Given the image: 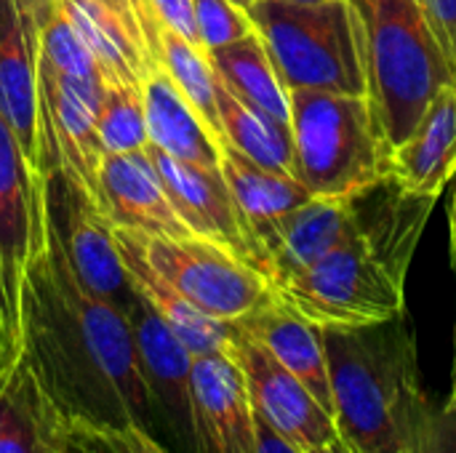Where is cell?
Masks as SVG:
<instances>
[{"label":"cell","mask_w":456,"mask_h":453,"mask_svg":"<svg viewBox=\"0 0 456 453\" xmlns=\"http://www.w3.org/2000/svg\"><path fill=\"white\" fill-rule=\"evenodd\" d=\"M21 358L69 427L158 441L128 318L77 280L51 219L24 278Z\"/></svg>","instance_id":"6da1fadb"},{"label":"cell","mask_w":456,"mask_h":453,"mask_svg":"<svg viewBox=\"0 0 456 453\" xmlns=\"http://www.w3.org/2000/svg\"><path fill=\"white\" fill-rule=\"evenodd\" d=\"M358 200L355 232L331 254L275 286L310 323L371 326L406 312V278L422 240L433 198H417L390 176Z\"/></svg>","instance_id":"7a4b0ae2"},{"label":"cell","mask_w":456,"mask_h":453,"mask_svg":"<svg viewBox=\"0 0 456 453\" xmlns=\"http://www.w3.org/2000/svg\"><path fill=\"white\" fill-rule=\"evenodd\" d=\"M331 414L355 453H411L430 414L419 350L403 315L371 326H326Z\"/></svg>","instance_id":"3957f363"},{"label":"cell","mask_w":456,"mask_h":453,"mask_svg":"<svg viewBox=\"0 0 456 453\" xmlns=\"http://www.w3.org/2000/svg\"><path fill=\"white\" fill-rule=\"evenodd\" d=\"M366 96L387 142L401 144L433 96L456 80L425 0H350Z\"/></svg>","instance_id":"277c9868"},{"label":"cell","mask_w":456,"mask_h":453,"mask_svg":"<svg viewBox=\"0 0 456 453\" xmlns=\"http://www.w3.org/2000/svg\"><path fill=\"white\" fill-rule=\"evenodd\" d=\"M294 176L318 198H353L393 176L387 142L369 96L289 91Z\"/></svg>","instance_id":"5b68a950"},{"label":"cell","mask_w":456,"mask_h":453,"mask_svg":"<svg viewBox=\"0 0 456 453\" xmlns=\"http://www.w3.org/2000/svg\"><path fill=\"white\" fill-rule=\"evenodd\" d=\"M248 16L286 91L366 96V69L350 0H254Z\"/></svg>","instance_id":"8992f818"},{"label":"cell","mask_w":456,"mask_h":453,"mask_svg":"<svg viewBox=\"0 0 456 453\" xmlns=\"http://www.w3.org/2000/svg\"><path fill=\"white\" fill-rule=\"evenodd\" d=\"M142 248L152 270L208 318L235 323L278 296L256 267L208 238L142 235Z\"/></svg>","instance_id":"52a82bcc"},{"label":"cell","mask_w":456,"mask_h":453,"mask_svg":"<svg viewBox=\"0 0 456 453\" xmlns=\"http://www.w3.org/2000/svg\"><path fill=\"white\" fill-rule=\"evenodd\" d=\"M45 179L0 120V331L8 360L21 355V291L32 256L45 243Z\"/></svg>","instance_id":"ba28073f"},{"label":"cell","mask_w":456,"mask_h":453,"mask_svg":"<svg viewBox=\"0 0 456 453\" xmlns=\"http://www.w3.org/2000/svg\"><path fill=\"white\" fill-rule=\"evenodd\" d=\"M104 83L56 72L37 56V128L40 168L59 171L99 203V166L104 158L96 112Z\"/></svg>","instance_id":"9c48e42d"},{"label":"cell","mask_w":456,"mask_h":453,"mask_svg":"<svg viewBox=\"0 0 456 453\" xmlns=\"http://www.w3.org/2000/svg\"><path fill=\"white\" fill-rule=\"evenodd\" d=\"M43 179L48 219L64 246L77 280L94 296L110 302L126 315L139 294L120 262L115 246V224L83 187H77L59 171H48Z\"/></svg>","instance_id":"30bf717a"},{"label":"cell","mask_w":456,"mask_h":453,"mask_svg":"<svg viewBox=\"0 0 456 453\" xmlns=\"http://www.w3.org/2000/svg\"><path fill=\"white\" fill-rule=\"evenodd\" d=\"M142 382L158 419V443L174 453H198L195 398H192V352L139 296L126 312Z\"/></svg>","instance_id":"8fae6325"},{"label":"cell","mask_w":456,"mask_h":453,"mask_svg":"<svg viewBox=\"0 0 456 453\" xmlns=\"http://www.w3.org/2000/svg\"><path fill=\"white\" fill-rule=\"evenodd\" d=\"M227 355L243 374L256 419L297 451H313L339 435L334 417L315 400V395L238 326Z\"/></svg>","instance_id":"7c38bea8"},{"label":"cell","mask_w":456,"mask_h":453,"mask_svg":"<svg viewBox=\"0 0 456 453\" xmlns=\"http://www.w3.org/2000/svg\"><path fill=\"white\" fill-rule=\"evenodd\" d=\"M150 163L155 166L166 195L187 230L192 235L208 238L251 267H256L265 275V259L262 251L248 232L238 203L224 182L222 168H208V166H195V163H182L176 158H168L158 147L147 144L144 147ZM267 278V275H265ZM270 280V278H267Z\"/></svg>","instance_id":"4fadbf2b"},{"label":"cell","mask_w":456,"mask_h":453,"mask_svg":"<svg viewBox=\"0 0 456 453\" xmlns=\"http://www.w3.org/2000/svg\"><path fill=\"white\" fill-rule=\"evenodd\" d=\"M358 227V200L318 198L297 206L259 235L265 256V275L281 286L291 275L307 270L334 248H339Z\"/></svg>","instance_id":"5bb4252c"},{"label":"cell","mask_w":456,"mask_h":453,"mask_svg":"<svg viewBox=\"0 0 456 453\" xmlns=\"http://www.w3.org/2000/svg\"><path fill=\"white\" fill-rule=\"evenodd\" d=\"M192 398L198 453H259L256 414L227 352L192 358Z\"/></svg>","instance_id":"9a60e30c"},{"label":"cell","mask_w":456,"mask_h":453,"mask_svg":"<svg viewBox=\"0 0 456 453\" xmlns=\"http://www.w3.org/2000/svg\"><path fill=\"white\" fill-rule=\"evenodd\" d=\"M99 208L115 227H126L150 238L192 235L171 206L166 187L144 150L102 158Z\"/></svg>","instance_id":"2e32d148"},{"label":"cell","mask_w":456,"mask_h":453,"mask_svg":"<svg viewBox=\"0 0 456 453\" xmlns=\"http://www.w3.org/2000/svg\"><path fill=\"white\" fill-rule=\"evenodd\" d=\"M0 120L21 147L29 168H40L37 128V29L16 0H0Z\"/></svg>","instance_id":"e0dca14e"},{"label":"cell","mask_w":456,"mask_h":453,"mask_svg":"<svg viewBox=\"0 0 456 453\" xmlns=\"http://www.w3.org/2000/svg\"><path fill=\"white\" fill-rule=\"evenodd\" d=\"M456 176V80L444 85L409 136L393 147V179L417 198L444 195Z\"/></svg>","instance_id":"ac0fdd59"},{"label":"cell","mask_w":456,"mask_h":453,"mask_svg":"<svg viewBox=\"0 0 456 453\" xmlns=\"http://www.w3.org/2000/svg\"><path fill=\"white\" fill-rule=\"evenodd\" d=\"M115 246H118L120 262H123L136 294L158 312V318L182 339V344L192 355L230 352V344L235 336V323L208 318L198 307H192L184 296H179L147 262L139 232L115 227Z\"/></svg>","instance_id":"d6986e66"},{"label":"cell","mask_w":456,"mask_h":453,"mask_svg":"<svg viewBox=\"0 0 456 453\" xmlns=\"http://www.w3.org/2000/svg\"><path fill=\"white\" fill-rule=\"evenodd\" d=\"M235 326L251 339H256L331 414V384H329V366H326L321 326L310 323L305 315L289 307L281 296L254 310L251 315L235 320Z\"/></svg>","instance_id":"ffe728a7"},{"label":"cell","mask_w":456,"mask_h":453,"mask_svg":"<svg viewBox=\"0 0 456 453\" xmlns=\"http://www.w3.org/2000/svg\"><path fill=\"white\" fill-rule=\"evenodd\" d=\"M0 453H69V425L21 355L0 368Z\"/></svg>","instance_id":"44dd1931"},{"label":"cell","mask_w":456,"mask_h":453,"mask_svg":"<svg viewBox=\"0 0 456 453\" xmlns=\"http://www.w3.org/2000/svg\"><path fill=\"white\" fill-rule=\"evenodd\" d=\"M144 117L150 144L182 163L219 168L222 144L208 133L198 112L187 104L171 77L158 69L144 80Z\"/></svg>","instance_id":"7402d4cb"},{"label":"cell","mask_w":456,"mask_h":453,"mask_svg":"<svg viewBox=\"0 0 456 453\" xmlns=\"http://www.w3.org/2000/svg\"><path fill=\"white\" fill-rule=\"evenodd\" d=\"M219 168L224 174V182H227V187L238 203V211H240L248 232L254 235L256 246H259V235L273 222H278L281 216H286L289 211H294L297 206H302L313 198L310 190L297 176L270 171V168L248 160L243 152H238L227 142H222Z\"/></svg>","instance_id":"603a6c76"},{"label":"cell","mask_w":456,"mask_h":453,"mask_svg":"<svg viewBox=\"0 0 456 453\" xmlns=\"http://www.w3.org/2000/svg\"><path fill=\"white\" fill-rule=\"evenodd\" d=\"M53 5L72 24V29L80 35V40L96 59L104 83L144 88V80L155 69L112 11H107L96 0H53Z\"/></svg>","instance_id":"cb8c5ba5"},{"label":"cell","mask_w":456,"mask_h":453,"mask_svg":"<svg viewBox=\"0 0 456 453\" xmlns=\"http://www.w3.org/2000/svg\"><path fill=\"white\" fill-rule=\"evenodd\" d=\"M208 61H211L216 77L235 96H240L243 101L267 112L270 117L291 125L289 91L281 83L275 64L267 53V45L256 29L224 48L208 51Z\"/></svg>","instance_id":"d4e9b609"},{"label":"cell","mask_w":456,"mask_h":453,"mask_svg":"<svg viewBox=\"0 0 456 453\" xmlns=\"http://www.w3.org/2000/svg\"><path fill=\"white\" fill-rule=\"evenodd\" d=\"M216 112L222 123V139L227 144H232L248 160L270 171L278 174L294 171V139L289 123H281L267 112L256 109L254 104L243 101L219 77H216Z\"/></svg>","instance_id":"484cf974"},{"label":"cell","mask_w":456,"mask_h":453,"mask_svg":"<svg viewBox=\"0 0 456 453\" xmlns=\"http://www.w3.org/2000/svg\"><path fill=\"white\" fill-rule=\"evenodd\" d=\"M160 69L171 77L187 104L198 112L208 133L222 144V123L216 112V72L203 51L190 45L176 32H160Z\"/></svg>","instance_id":"4316f807"},{"label":"cell","mask_w":456,"mask_h":453,"mask_svg":"<svg viewBox=\"0 0 456 453\" xmlns=\"http://www.w3.org/2000/svg\"><path fill=\"white\" fill-rule=\"evenodd\" d=\"M96 131L104 155H128L144 150L150 144V136L142 88L104 83L96 112Z\"/></svg>","instance_id":"83f0119b"},{"label":"cell","mask_w":456,"mask_h":453,"mask_svg":"<svg viewBox=\"0 0 456 453\" xmlns=\"http://www.w3.org/2000/svg\"><path fill=\"white\" fill-rule=\"evenodd\" d=\"M37 56L61 75L88 80V83H104V75L96 59L91 56L80 35L72 29V24L56 11V5H53L51 19L43 24L37 35Z\"/></svg>","instance_id":"f1b7e54d"},{"label":"cell","mask_w":456,"mask_h":453,"mask_svg":"<svg viewBox=\"0 0 456 453\" xmlns=\"http://www.w3.org/2000/svg\"><path fill=\"white\" fill-rule=\"evenodd\" d=\"M192 5L206 56L208 51L224 48L256 29L248 11H243L232 0H192Z\"/></svg>","instance_id":"f546056e"},{"label":"cell","mask_w":456,"mask_h":453,"mask_svg":"<svg viewBox=\"0 0 456 453\" xmlns=\"http://www.w3.org/2000/svg\"><path fill=\"white\" fill-rule=\"evenodd\" d=\"M102 3L107 11H112L123 27L131 32V37L139 43V48L144 51L150 67L158 72L160 69V32L163 24L152 8V0H96Z\"/></svg>","instance_id":"4dcf8cb0"},{"label":"cell","mask_w":456,"mask_h":453,"mask_svg":"<svg viewBox=\"0 0 456 453\" xmlns=\"http://www.w3.org/2000/svg\"><path fill=\"white\" fill-rule=\"evenodd\" d=\"M411 453H456V398L449 395L441 409H430Z\"/></svg>","instance_id":"1f68e13d"},{"label":"cell","mask_w":456,"mask_h":453,"mask_svg":"<svg viewBox=\"0 0 456 453\" xmlns=\"http://www.w3.org/2000/svg\"><path fill=\"white\" fill-rule=\"evenodd\" d=\"M152 8L160 19V24L171 32H176L179 37H184L190 45H195L198 51H203L200 45V32H198V21H195V5L192 0H152ZM206 53V51H203Z\"/></svg>","instance_id":"d6a6232c"},{"label":"cell","mask_w":456,"mask_h":453,"mask_svg":"<svg viewBox=\"0 0 456 453\" xmlns=\"http://www.w3.org/2000/svg\"><path fill=\"white\" fill-rule=\"evenodd\" d=\"M425 5L436 21V29L452 64L456 67V0H425Z\"/></svg>","instance_id":"836d02e7"},{"label":"cell","mask_w":456,"mask_h":453,"mask_svg":"<svg viewBox=\"0 0 456 453\" xmlns=\"http://www.w3.org/2000/svg\"><path fill=\"white\" fill-rule=\"evenodd\" d=\"M110 438V443L120 453H174L168 451L163 443H158L150 433L139 430V427H128L120 433H104Z\"/></svg>","instance_id":"e575fe53"},{"label":"cell","mask_w":456,"mask_h":453,"mask_svg":"<svg viewBox=\"0 0 456 453\" xmlns=\"http://www.w3.org/2000/svg\"><path fill=\"white\" fill-rule=\"evenodd\" d=\"M16 5L35 24L37 35H40L43 24L51 19V13H53V0H16Z\"/></svg>","instance_id":"d590c367"},{"label":"cell","mask_w":456,"mask_h":453,"mask_svg":"<svg viewBox=\"0 0 456 453\" xmlns=\"http://www.w3.org/2000/svg\"><path fill=\"white\" fill-rule=\"evenodd\" d=\"M256 438H259V453H302L291 443H286L281 435H275L265 422L256 419Z\"/></svg>","instance_id":"8d00e7d4"},{"label":"cell","mask_w":456,"mask_h":453,"mask_svg":"<svg viewBox=\"0 0 456 453\" xmlns=\"http://www.w3.org/2000/svg\"><path fill=\"white\" fill-rule=\"evenodd\" d=\"M307 453H355L350 449V443L347 441H342L339 435L334 438V441H329V443H323V446H318V449H313V451Z\"/></svg>","instance_id":"74e56055"},{"label":"cell","mask_w":456,"mask_h":453,"mask_svg":"<svg viewBox=\"0 0 456 453\" xmlns=\"http://www.w3.org/2000/svg\"><path fill=\"white\" fill-rule=\"evenodd\" d=\"M449 227H452V254H454V267H456V200H452V216H449Z\"/></svg>","instance_id":"f35d334b"},{"label":"cell","mask_w":456,"mask_h":453,"mask_svg":"<svg viewBox=\"0 0 456 453\" xmlns=\"http://www.w3.org/2000/svg\"><path fill=\"white\" fill-rule=\"evenodd\" d=\"M13 360H8V355H5V344H3V331H0V368H5V366H11Z\"/></svg>","instance_id":"ab89813d"},{"label":"cell","mask_w":456,"mask_h":453,"mask_svg":"<svg viewBox=\"0 0 456 453\" xmlns=\"http://www.w3.org/2000/svg\"><path fill=\"white\" fill-rule=\"evenodd\" d=\"M232 3H235V5H240V8H243V11H248V8H251V3H254V0H232Z\"/></svg>","instance_id":"60d3db41"},{"label":"cell","mask_w":456,"mask_h":453,"mask_svg":"<svg viewBox=\"0 0 456 453\" xmlns=\"http://www.w3.org/2000/svg\"><path fill=\"white\" fill-rule=\"evenodd\" d=\"M281 3H323V0H281Z\"/></svg>","instance_id":"b9f144b4"},{"label":"cell","mask_w":456,"mask_h":453,"mask_svg":"<svg viewBox=\"0 0 456 453\" xmlns=\"http://www.w3.org/2000/svg\"><path fill=\"white\" fill-rule=\"evenodd\" d=\"M452 398H456V366H454V379H452Z\"/></svg>","instance_id":"7bdbcfd3"},{"label":"cell","mask_w":456,"mask_h":453,"mask_svg":"<svg viewBox=\"0 0 456 453\" xmlns=\"http://www.w3.org/2000/svg\"><path fill=\"white\" fill-rule=\"evenodd\" d=\"M454 200H456V192H454Z\"/></svg>","instance_id":"ee69618b"},{"label":"cell","mask_w":456,"mask_h":453,"mask_svg":"<svg viewBox=\"0 0 456 453\" xmlns=\"http://www.w3.org/2000/svg\"><path fill=\"white\" fill-rule=\"evenodd\" d=\"M69 449H72V443H69Z\"/></svg>","instance_id":"f6af8a7d"}]
</instances>
